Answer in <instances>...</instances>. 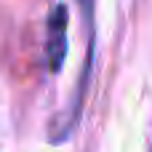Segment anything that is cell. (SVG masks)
<instances>
[{"instance_id": "cell-1", "label": "cell", "mask_w": 152, "mask_h": 152, "mask_svg": "<svg viewBox=\"0 0 152 152\" xmlns=\"http://www.w3.org/2000/svg\"><path fill=\"white\" fill-rule=\"evenodd\" d=\"M64 53H67V8L56 5L48 19V37H45V56L51 72H59Z\"/></svg>"}]
</instances>
